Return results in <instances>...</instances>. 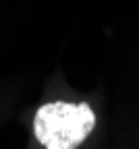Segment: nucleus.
Wrapping results in <instances>:
<instances>
[{
    "mask_svg": "<svg viewBox=\"0 0 139 149\" xmlns=\"http://www.w3.org/2000/svg\"><path fill=\"white\" fill-rule=\"evenodd\" d=\"M95 126L89 104L48 102L33 116V135L44 149H77Z\"/></svg>",
    "mask_w": 139,
    "mask_h": 149,
    "instance_id": "1",
    "label": "nucleus"
}]
</instances>
